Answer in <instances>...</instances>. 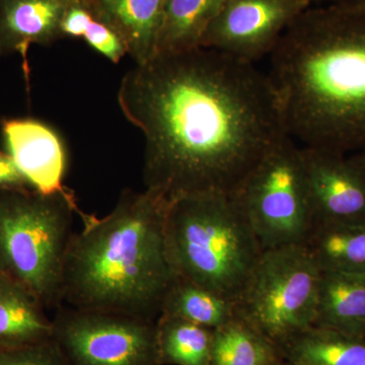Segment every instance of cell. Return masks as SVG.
<instances>
[{"instance_id": "cell-6", "label": "cell", "mask_w": 365, "mask_h": 365, "mask_svg": "<svg viewBox=\"0 0 365 365\" xmlns=\"http://www.w3.org/2000/svg\"><path fill=\"white\" fill-rule=\"evenodd\" d=\"M322 270L306 245L265 250L235 300V316L278 349L314 327Z\"/></svg>"}, {"instance_id": "cell-19", "label": "cell", "mask_w": 365, "mask_h": 365, "mask_svg": "<svg viewBox=\"0 0 365 365\" xmlns=\"http://www.w3.org/2000/svg\"><path fill=\"white\" fill-rule=\"evenodd\" d=\"M160 314L215 329L235 317V300L177 277L163 297Z\"/></svg>"}, {"instance_id": "cell-1", "label": "cell", "mask_w": 365, "mask_h": 365, "mask_svg": "<svg viewBox=\"0 0 365 365\" xmlns=\"http://www.w3.org/2000/svg\"><path fill=\"white\" fill-rule=\"evenodd\" d=\"M117 100L143 134L146 189L170 199L232 195L288 137L267 72L203 46L136 64Z\"/></svg>"}, {"instance_id": "cell-15", "label": "cell", "mask_w": 365, "mask_h": 365, "mask_svg": "<svg viewBox=\"0 0 365 365\" xmlns=\"http://www.w3.org/2000/svg\"><path fill=\"white\" fill-rule=\"evenodd\" d=\"M26 288L0 272V346L16 347L53 338V322Z\"/></svg>"}, {"instance_id": "cell-27", "label": "cell", "mask_w": 365, "mask_h": 365, "mask_svg": "<svg viewBox=\"0 0 365 365\" xmlns=\"http://www.w3.org/2000/svg\"><path fill=\"white\" fill-rule=\"evenodd\" d=\"M352 158H354V160H356L359 165H361L362 167H364L365 169V150L355 153L354 155H352Z\"/></svg>"}, {"instance_id": "cell-20", "label": "cell", "mask_w": 365, "mask_h": 365, "mask_svg": "<svg viewBox=\"0 0 365 365\" xmlns=\"http://www.w3.org/2000/svg\"><path fill=\"white\" fill-rule=\"evenodd\" d=\"M280 359L277 348L237 316L213 330L208 365H273Z\"/></svg>"}, {"instance_id": "cell-9", "label": "cell", "mask_w": 365, "mask_h": 365, "mask_svg": "<svg viewBox=\"0 0 365 365\" xmlns=\"http://www.w3.org/2000/svg\"><path fill=\"white\" fill-rule=\"evenodd\" d=\"M309 6L311 0H225L201 46L255 63Z\"/></svg>"}, {"instance_id": "cell-25", "label": "cell", "mask_w": 365, "mask_h": 365, "mask_svg": "<svg viewBox=\"0 0 365 365\" xmlns=\"http://www.w3.org/2000/svg\"><path fill=\"white\" fill-rule=\"evenodd\" d=\"M29 186L30 182L21 174L13 158L0 151V190L28 189Z\"/></svg>"}, {"instance_id": "cell-11", "label": "cell", "mask_w": 365, "mask_h": 365, "mask_svg": "<svg viewBox=\"0 0 365 365\" xmlns=\"http://www.w3.org/2000/svg\"><path fill=\"white\" fill-rule=\"evenodd\" d=\"M9 155L34 190L43 195L66 193L63 177L66 153L63 141L47 124L32 118L2 120Z\"/></svg>"}, {"instance_id": "cell-10", "label": "cell", "mask_w": 365, "mask_h": 365, "mask_svg": "<svg viewBox=\"0 0 365 365\" xmlns=\"http://www.w3.org/2000/svg\"><path fill=\"white\" fill-rule=\"evenodd\" d=\"M302 153L314 220L365 225L364 168L332 151L302 148Z\"/></svg>"}, {"instance_id": "cell-13", "label": "cell", "mask_w": 365, "mask_h": 365, "mask_svg": "<svg viewBox=\"0 0 365 365\" xmlns=\"http://www.w3.org/2000/svg\"><path fill=\"white\" fill-rule=\"evenodd\" d=\"M97 20L123 40L136 64L153 58L157 50L165 0H85Z\"/></svg>"}, {"instance_id": "cell-24", "label": "cell", "mask_w": 365, "mask_h": 365, "mask_svg": "<svg viewBox=\"0 0 365 365\" xmlns=\"http://www.w3.org/2000/svg\"><path fill=\"white\" fill-rule=\"evenodd\" d=\"M95 19L85 0H76L67 9L61 21L62 36L71 38H83L91 21Z\"/></svg>"}, {"instance_id": "cell-17", "label": "cell", "mask_w": 365, "mask_h": 365, "mask_svg": "<svg viewBox=\"0 0 365 365\" xmlns=\"http://www.w3.org/2000/svg\"><path fill=\"white\" fill-rule=\"evenodd\" d=\"M225 0H165L155 55L195 49Z\"/></svg>"}, {"instance_id": "cell-18", "label": "cell", "mask_w": 365, "mask_h": 365, "mask_svg": "<svg viewBox=\"0 0 365 365\" xmlns=\"http://www.w3.org/2000/svg\"><path fill=\"white\" fill-rule=\"evenodd\" d=\"M287 365H365V338L312 327L279 349Z\"/></svg>"}, {"instance_id": "cell-14", "label": "cell", "mask_w": 365, "mask_h": 365, "mask_svg": "<svg viewBox=\"0 0 365 365\" xmlns=\"http://www.w3.org/2000/svg\"><path fill=\"white\" fill-rule=\"evenodd\" d=\"M314 327L365 338V274L322 271Z\"/></svg>"}, {"instance_id": "cell-4", "label": "cell", "mask_w": 365, "mask_h": 365, "mask_svg": "<svg viewBox=\"0 0 365 365\" xmlns=\"http://www.w3.org/2000/svg\"><path fill=\"white\" fill-rule=\"evenodd\" d=\"M165 237L177 277L235 302L263 252L234 197L222 192L170 199Z\"/></svg>"}, {"instance_id": "cell-12", "label": "cell", "mask_w": 365, "mask_h": 365, "mask_svg": "<svg viewBox=\"0 0 365 365\" xmlns=\"http://www.w3.org/2000/svg\"><path fill=\"white\" fill-rule=\"evenodd\" d=\"M76 0H0V56L18 52L26 83H30L29 48L51 45L63 38L61 21Z\"/></svg>"}, {"instance_id": "cell-3", "label": "cell", "mask_w": 365, "mask_h": 365, "mask_svg": "<svg viewBox=\"0 0 365 365\" xmlns=\"http://www.w3.org/2000/svg\"><path fill=\"white\" fill-rule=\"evenodd\" d=\"M170 198L125 190L104 217L79 211L64 263L62 302L71 307L153 319L177 276L165 237Z\"/></svg>"}, {"instance_id": "cell-16", "label": "cell", "mask_w": 365, "mask_h": 365, "mask_svg": "<svg viewBox=\"0 0 365 365\" xmlns=\"http://www.w3.org/2000/svg\"><path fill=\"white\" fill-rule=\"evenodd\" d=\"M304 245L322 271L365 274V225L314 220Z\"/></svg>"}, {"instance_id": "cell-23", "label": "cell", "mask_w": 365, "mask_h": 365, "mask_svg": "<svg viewBox=\"0 0 365 365\" xmlns=\"http://www.w3.org/2000/svg\"><path fill=\"white\" fill-rule=\"evenodd\" d=\"M83 39L93 50L109 59L113 63H119L128 54L126 45L117 32L103 21L93 19Z\"/></svg>"}, {"instance_id": "cell-29", "label": "cell", "mask_w": 365, "mask_h": 365, "mask_svg": "<svg viewBox=\"0 0 365 365\" xmlns=\"http://www.w3.org/2000/svg\"></svg>"}, {"instance_id": "cell-2", "label": "cell", "mask_w": 365, "mask_h": 365, "mask_svg": "<svg viewBox=\"0 0 365 365\" xmlns=\"http://www.w3.org/2000/svg\"><path fill=\"white\" fill-rule=\"evenodd\" d=\"M269 57L288 137L341 155L365 150V11L311 6Z\"/></svg>"}, {"instance_id": "cell-21", "label": "cell", "mask_w": 365, "mask_h": 365, "mask_svg": "<svg viewBox=\"0 0 365 365\" xmlns=\"http://www.w3.org/2000/svg\"><path fill=\"white\" fill-rule=\"evenodd\" d=\"M213 330L160 314L157 322L160 365H208Z\"/></svg>"}, {"instance_id": "cell-8", "label": "cell", "mask_w": 365, "mask_h": 365, "mask_svg": "<svg viewBox=\"0 0 365 365\" xmlns=\"http://www.w3.org/2000/svg\"><path fill=\"white\" fill-rule=\"evenodd\" d=\"M53 319V338L69 365H160L157 322L71 307Z\"/></svg>"}, {"instance_id": "cell-5", "label": "cell", "mask_w": 365, "mask_h": 365, "mask_svg": "<svg viewBox=\"0 0 365 365\" xmlns=\"http://www.w3.org/2000/svg\"><path fill=\"white\" fill-rule=\"evenodd\" d=\"M71 191L0 190V272L20 283L44 307L62 304V281L72 218Z\"/></svg>"}, {"instance_id": "cell-22", "label": "cell", "mask_w": 365, "mask_h": 365, "mask_svg": "<svg viewBox=\"0 0 365 365\" xmlns=\"http://www.w3.org/2000/svg\"><path fill=\"white\" fill-rule=\"evenodd\" d=\"M0 365H69L54 338L33 344L0 346Z\"/></svg>"}, {"instance_id": "cell-28", "label": "cell", "mask_w": 365, "mask_h": 365, "mask_svg": "<svg viewBox=\"0 0 365 365\" xmlns=\"http://www.w3.org/2000/svg\"><path fill=\"white\" fill-rule=\"evenodd\" d=\"M273 365H287L284 364V362L282 361V359H280L279 361L276 362V364H274Z\"/></svg>"}, {"instance_id": "cell-26", "label": "cell", "mask_w": 365, "mask_h": 365, "mask_svg": "<svg viewBox=\"0 0 365 365\" xmlns=\"http://www.w3.org/2000/svg\"><path fill=\"white\" fill-rule=\"evenodd\" d=\"M328 4L365 11V0H326Z\"/></svg>"}, {"instance_id": "cell-7", "label": "cell", "mask_w": 365, "mask_h": 365, "mask_svg": "<svg viewBox=\"0 0 365 365\" xmlns=\"http://www.w3.org/2000/svg\"><path fill=\"white\" fill-rule=\"evenodd\" d=\"M232 196L262 251L306 242L314 209L302 148L290 137L266 153Z\"/></svg>"}]
</instances>
